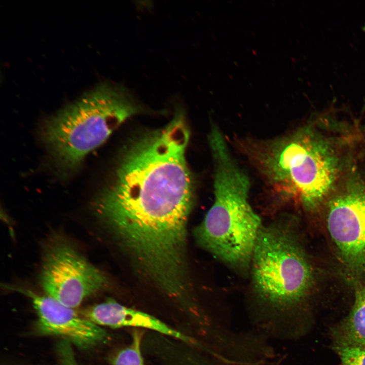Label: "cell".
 I'll use <instances>...</instances> for the list:
<instances>
[{
    "mask_svg": "<svg viewBox=\"0 0 365 365\" xmlns=\"http://www.w3.org/2000/svg\"><path fill=\"white\" fill-rule=\"evenodd\" d=\"M242 149L277 195L315 209L330 192L338 160L329 143L310 126L267 140L241 142Z\"/></svg>",
    "mask_w": 365,
    "mask_h": 365,
    "instance_id": "cell-3",
    "label": "cell"
},
{
    "mask_svg": "<svg viewBox=\"0 0 365 365\" xmlns=\"http://www.w3.org/2000/svg\"><path fill=\"white\" fill-rule=\"evenodd\" d=\"M79 312L83 317L100 326L143 328L188 343L192 342L190 337L170 327L156 317L122 305L113 300L110 299L88 306Z\"/></svg>",
    "mask_w": 365,
    "mask_h": 365,
    "instance_id": "cell-9",
    "label": "cell"
},
{
    "mask_svg": "<svg viewBox=\"0 0 365 365\" xmlns=\"http://www.w3.org/2000/svg\"><path fill=\"white\" fill-rule=\"evenodd\" d=\"M4 286L31 300L37 313L35 328L40 335L60 337L82 349L93 347L108 337L101 326L50 296L40 295L21 286L8 284Z\"/></svg>",
    "mask_w": 365,
    "mask_h": 365,
    "instance_id": "cell-8",
    "label": "cell"
},
{
    "mask_svg": "<svg viewBox=\"0 0 365 365\" xmlns=\"http://www.w3.org/2000/svg\"><path fill=\"white\" fill-rule=\"evenodd\" d=\"M189 137L178 108L167 126L129 144L113 182L94 201L97 215L139 262L168 263L187 251V222L194 200L185 156Z\"/></svg>",
    "mask_w": 365,
    "mask_h": 365,
    "instance_id": "cell-1",
    "label": "cell"
},
{
    "mask_svg": "<svg viewBox=\"0 0 365 365\" xmlns=\"http://www.w3.org/2000/svg\"><path fill=\"white\" fill-rule=\"evenodd\" d=\"M141 335L134 332L132 341L128 346L120 350L112 358V365H144L141 352Z\"/></svg>",
    "mask_w": 365,
    "mask_h": 365,
    "instance_id": "cell-12",
    "label": "cell"
},
{
    "mask_svg": "<svg viewBox=\"0 0 365 365\" xmlns=\"http://www.w3.org/2000/svg\"><path fill=\"white\" fill-rule=\"evenodd\" d=\"M40 281L47 296L73 309L108 284L102 272L62 242L53 244L45 252Z\"/></svg>",
    "mask_w": 365,
    "mask_h": 365,
    "instance_id": "cell-6",
    "label": "cell"
},
{
    "mask_svg": "<svg viewBox=\"0 0 365 365\" xmlns=\"http://www.w3.org/2000/svg\"><path fill=\"white\" fill-rule=\"evenodd\" d=\"M362 30L365 32V25L362 27Z\"/></svg>",
    "mask_w": 365,
    "mask_h": 365,
    "instance_id": "cell-14",
    "label": "cell"
},
{
    "mask_svg": "<svg viewBox=\"0 0 365 365\" xmlns=\"http://www.w3.org/2000/svg\"><path fill=\"white\" fill-rule=\"evenodd\" d=\"M214 167V202L195 230L200 246L236 269L250 267L260 216L248 201L250 181L232 157L222 133L208 136Z\"/></svg>",
    "mask_w": 365,
    "mask_h": 365,
    "instance_id": "cell-2",
    "label": "cell"
},
{
    "mask_svg": "<svg viewBox=\"0 0 365 365\" xmlns=\"http://www.w3.org/2000/svg\"><path fill=\"white\" fill-rule=\"evenodd\" d=\"M61 365H79L75 356L74 353L71 351L64 353L60 358Z\"/></svg>",
    "mask_w": 365,
    "mask_h": 365,
    "instance_id": "cell-13",
    "label": "cell"
},
{
    "mask_svg": "<svg viewBox=\"0 0 365 365\" xmlns=\"http://www.w3.org/2000/svg\"><path fill=\"white\" fill-rule=\"evenodd\" d=\"M332 334L333 340L353 342L365 347V285L355 286L351 309L333 327Z\"/></svg>",
    "mask_w": 365,
    "mask_h": 365,
    "instance_id": "cell-10",
    "label": "cell"
},
{
    "mask_svg": "<svg viewBox=\"0 0 365 365\" xmlns=\"http://www.w3.org/2000/svg\"><path fill=\"white\" fill-rule=\"evenodd\" d=\"M333 348L341 365H365V347L358 343L333 340Z\"/></svg>",
    "mask_w": 365,
    "mask_h": 365,
    "instance_id": "cell-11",
    "label": "cell"
},
{
    "mask_svg": "<svg viewBox=\"0 0 365 365\" xmlns=\"http://www.w3.org/2000/svg\"><path fill=\"white\" fill-rule=\"evenodd\" d=\"M250 267L254 292L272 306H297L312 290L313 267L294 230L285 222L262 227Z\"/></svg>",
    "mask_w": 365,
    "mask_h": 365,
    "instance_id": "cell-5",
    "label": "cell"
},
{
    "mask_svg": "<svg viewBox=\"0 0 365 365\" xmlns=\"http://www.w3.org/2000/svg\"><path fill=\"white\" fill-rule=\"evenodd\" d=\"M132 93L123 85L103 82L44 123L42 140L60 172L77 170L120 125L144 111Z\"/></svg>",
    "mask_w": 365,
    "mask_h": 365,
    "instance_id": "cell-4",
    "label": "cell"
},
{
    "mask_svg": "<svg viewBox=\"0 0 365 365\" xmlns=\"http://www.w3.org/2000/svg\"><path fill=\"white\" fill-rule=\"evenodd\" d=\"M326 224L345 266L355 275L365 278V186L352 183L333 198Z\"/></svg>",
    "mask_w": 365,
    "mask_h": 365,
    "instance_id": "cell-7",
    "label": "cell"
}]
</instances>
